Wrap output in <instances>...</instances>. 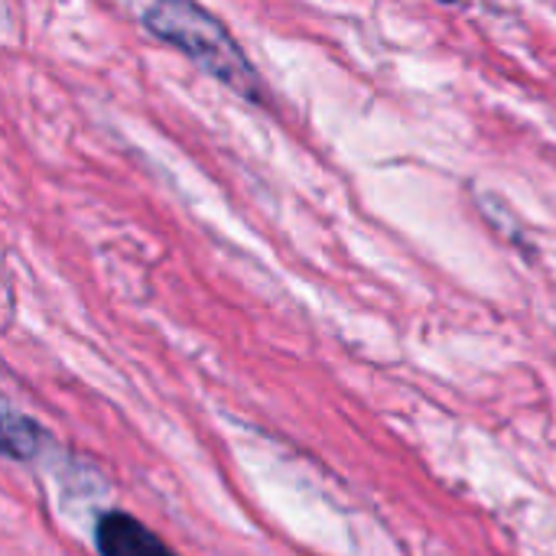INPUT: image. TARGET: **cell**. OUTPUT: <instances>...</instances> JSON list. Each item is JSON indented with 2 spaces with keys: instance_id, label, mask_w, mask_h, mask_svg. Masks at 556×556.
<instances>
[{
  "instance_id": "obj_1",
  "label": "cell",
  "mask_w": 556,
  "mask_h": 556,
  "mask_svg": "<svg viewBox=\"0 0 556 556\" xmlns=\"http://www.w3.org/2000/svg\"><path fill=\"white\" fill-rule=\"evenodd\" d=\"M143 26L235 94L254 104L267 101V88L257 68L251 65L238 39L225 29V23L205 7L189 0H163L143 10Z\"/></svg>"
},
{
  "instance_id": "obj_2",
  "label": "cell",
  "mask_w": 556,
  "mask_h": 556,
  "mask_svg": "<svg viewBox=\"0 0 556 556\" xmlns=\"http://www.w3.org/2000/svg\"><path fill=\"white\" fill-rule=\"evenodd\" d=\"M98 556H179L127 511H104L94 525Z\"/></svg>"
},
{
  "instance_id": "obj_3",
  "label": "cell",
  "mask_w": 556,
  "mask_h": 556,
  "mask_svg": "<svg viewBox=\"0 0 556 556\" xmlns=\"http://www.w3.org/2000/svg\"><path fill=\"white\" fill-rule=\"evenodd\" d=\"M42 443H46V433L33 417H23V414H16L10 407L3 410V440H0V446H3L7 459L26 463L42 450Z\"/></svg>"
}]
</instances>
